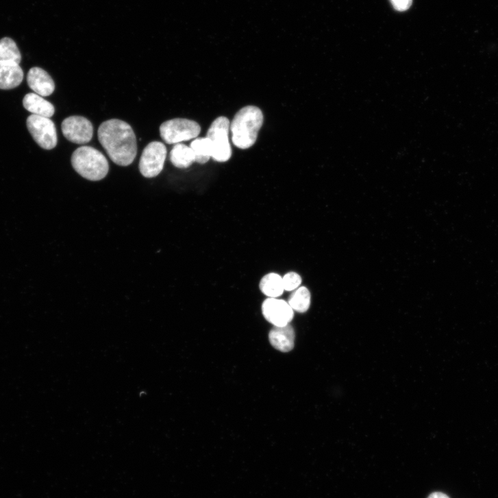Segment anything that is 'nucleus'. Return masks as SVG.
I'll use <instances>...</instances> for the list:
<instances>
[{
  "instance_id": "nucleus-15",
  "label": "nucleus",
  "mask_w": 498,
  "mask_h": 498,
  "mask_svg": "<svg viewBox=\"0 0 498 498\" xmlns=\"http://www.w3.org/2000/svg\"><path fill=\"white\" fill-rule=\"evenodd\" d=\"M170 160L174 166L178 169H187L195 162L192 150L182 144H177L173 147L170 153Z\"/></svg>"
},
{
  "instance_id": "nucleus-9",
  "label": "nucleus",
  "mask_w": 498,
  "mask_h": 498,
  "mask_svg": "<svg viewBox=\"0 0 498 498\" xmlns=\"http://www.w3.org/2000/svg\"><path fill=\"white\" fill-rule=\"evenodd\" d=\"M265 319L274 327H283L290 324L295 316V311L288 302L277 299L269 298L262 306Z\"/></svg>"
},
{
  "instance_id": "nucleus-1",
  "label": "nucleus",
  "mask_w": 498,
  "mask_h": 498,
  "mask_svg": "<svg viewBox=\"0 0 498 498\" xmlns=\"http://www.w3.org/2000/svg\"><path fill=\"white\" fill-rule=\"evenodd\" d=\"M99 140L111 160L120 166L132 164L137 155V143L132 127L119 119L103 122L98 130Z\"/></svg>"
},
{
  "instance_id": "nucleus-2",
  "label": "nucleus",
  "mask_w": 498,
  "mask_h": 498,
  "mask_svg": "<svg viewBox=\"0 0 498 498\" xmlns=\"http://www.w3.org/2000/svg\"><path fill=\"white\" fill-rule=\"evenodd\" d=\"M263 122L262 112L258 107L249 105L242 108L236 114L230 126L234 145L242 150L252 147Z\"/></svg>"
},
{
  "instance_id": "nucleus-4",
  "label": "nucleus",
  "mask_w": 498,
  "mask_h": 498,
  "mask_svg": "<svg viewBox=\"0 0 498 498\" xmlns=\"http://www.w3.org/2000/svg\"><path fill=\"white\" fill-rule=\"evenodd\" d=\"M231 123L225 116H220L212 122L206 137L212 145L211 158L219 162H226L230 160L232 151L229 140Z\"/></svg>"
},
{
  "instance_id": "nucleus-8",
  "label": "nucleus",
  "mask_w": 498,
  "mask_h": 498,
  "mask_svg": "<svg viewBox=\"0 0 498 498\" xmlns=\"http://www.w3.org/2000/svg\"><path fill=\"white\" fill-rule=\"evenodd\" d=\"M61 127L64 136L76 145L88 144L93 137V125L84 116H69L62 121Z\"/></svg>"
},
{
  "instance_id": "nucleus-11",
  "label": "nucleus",
  "mask_w": 498,
  "mask_h": 498,
  "mask_svg": "<svg viewBox=\"0 0 498 498\" xmlns=\"http://www.w3.org/2000/svg\"><path fill=\"white\" fill-rule=\"evenodd\" d=\"M24 78L23 70L14 62L0 61V90H12L18 87Z\"/></svg>"
},
{
  "instance_id": "nucleus-10",
  "label": "nucleus",
  "mask_w": 498,
  "mask_h": 498,
  "mask_svg": "<svg viewBox=\"0 0 498 498\" xmlns=\"http://www.w3.org/2000/svg\"><path fill=\"white\" fill-rule=\"evenodd\" d=\"M27 81L29 87L41 97H49L55 90L53 80L42 68H32L28 73Z\"/></svg>"
},
{
  "instance_id": "nucleus-13",
  "label": "nucleus",
  "mask_w": 498,
  "mask_h": 498,
  "mask_svg": "<svg viewBox=\"0 0 498 498\" xmlns=\"http://www.w3.org/2000/svg\"><path fill=\"white\" fill-rule=\"evenodd\" d=\"M24 108L34 115L50 118L55 113L54 106L41 96L27 94L23 99Z\"/></svg>"
},
{
  "instance_id": "nucleus-16",
  "label": "nucleus",
  "mask_w": 498,
  "mask_h": 498,
  "mask_svg": "<svg viewBox=\"0 0 498 498\" xmlns=\"http://www.w3.org/2000/svg\"><path fill=\"white\" fill-rule=\"evenodd\" d=\"M289 305L294 311L299 313L306 312L311 304V294L306 287H300L291 295Z\"/></svg>"
},
{
  "instance_id": "nucleus-5",
  "label": "nucleus",
  "mask_w": 498,
  "mask_h": 498,
  "mask_svg": "<svg viewBox=\"0 0 498 498\" xmlns=\"http://www.w3.org/2000/svg\"><path fill=\"white\" fill-rule=\"evenodd\" d=\"M160 136L168 145H177L197 138L201 127L195 121L186 119H174L163 123Z\"/></svg>"
},
{
  "instance_id": "nucleus-19",
  "label": "nucleus",
  "mask_w": 498,
  "mask_h": 498,
  "mask_svg": "<svg viewBox=\"0 0 498 498\" xmlns=\"http://www.w3.org/2000/svg\"><path fill=\"white\" fill-rule=\"evenodd\" d=\"M282 283L284 291L294 292L300 288L302 278L296 272H290L282 277Z\"/></svg>"
},
{
  "instance_id": "nucleus-6",
  "label": "nucleus",
  "mask_w": 498,
  "mask_h": 498,
  "mask_svg": "<svg viewBox=\"0 0 498 498\" xmlns=\"http://www.w3.org/2000/svg\"><path fill=\"white\" fill-rule=\"evenodd\" d=\"M167 157L166 146L159 141L151 142L142 153L139 162V170L142 175L153 178L163 171Z\"/></svg>"
},
{
  "instance_id": "nucleus-20",
  "label": "nucleus",
  "mask_w": 498,
  "mask_h": 498,
  "mask_svg": "<svg viewBox=\"0 0 498 498\" xmlns=\"http://www.w3.org/2000/svg\"><path fill=\"white\" fill-rule=\"evenodd\" d=\"M393 8L398 12H405L410 9L412 0H391Z\"/></svg>"
},
{
  "instance_id": "nucleus-3",
  "label": "nucleus",
  "mask_w": 498,
  "mask_h": 498,
  "mask_svg": "<svg viewBox=\"0 0 498 498\" xmlns=\"http://www.w3.org/2000/svg\"><path fill=\"white\" fill-rule=\"evenodd\" d=\"M72 165L77 173L90 181H100L109 172V164L105 155L90 147L77 149L72 156Z\"/></svg>"
},
{
  "instance_id": "nucleus-7",
  "label": "nucleus",
  "mask_w": 498,
  "mask_h": 498,
  "mask_svg": "<svg viewBox=\"0 0 498 498\" xmlns=\"http://www.w3.org/2000/svg\"><path fill=\"white\" fill-rule=\"evenodd\" d=\"M27 125L34 140L42 149L52 150L57 146L56 127L50 118L32 114L28 117Z\"/></svg>"
},
{
  "instance_id": "nucleus-14",
  "label": "nucleus",
  "mask_w": 498,
  "mask_h": 498,
  "mask_svg": "<svg viewBox=\"0 0 498 498\" xmlns=\"http://www.w3.org/2000/svg\"><path fill=\"white\" fill-rule=\"evenodd\" d=\"M260 289L269 298L277 299L281 297L284 292L282 277L275 273L264 275L260 281Z\"/></svg>"
},
{
  "instance_id": "nucleus-18",
  "label": "nucleus",
  "mask_w": 498,
  "mask_h": 498,
  "mask_svg": "<svg viewBox=\"0 0 498 498\" xmlns=\"http://www.w3.org/2000/svg\"><path fill=\"white\" fill-rule=\"evenodd\" d=\"M21 53L14 40L4 38L0 40V61L14 62L20 64Z\"/></svg>"
},
{
  "instance_id": "nucleus-21",
  "label": "nucleus",
  "mask_w": 498,
  "mask_h": 498,
  "mask_svg": "<svg viewBox=\"0 0 498 498\" xmlns=\"http://www.w3.org/2000/svg\"><path fill=\"white\" fill-rule=\"evenodd\" d=\"M428 498H450L447 494L441 492L432 493Z\"/></svg>"
},
{
  "instance_id": "nucleus-12",
  "label": "nucleus",
  "mask_w": 498,
  "mask_h": 498,
  "mask_svg": "<svg viewBox=\"0 0 498 498\" xmlns=\"http://www.w3.org/2000/svg\"><path fill=\"white\" fill-rule=\"evenodd\" d=\"M295 337V329L290 324L283 327H274L269 334L271 345L275 349L284 353L294 349Z\"/></svg>"
},
{
  "instance_id": "nucleus-17",
  "label": "nucleus",
  "mask_w": 498,
  "mask_h": 498,
  "mask_svg": "<svg viewBox=\"0 0 498 498\" xmlns=\"http://www.w3.org/2000/svg\"><path fill=\"white\" fill-rule=\"evenodd\" d=\"M195 162L200 164L207 163L212 156V145L210 140L207 138H195L190 145Z\"/></svg>"
}]
</instances>
